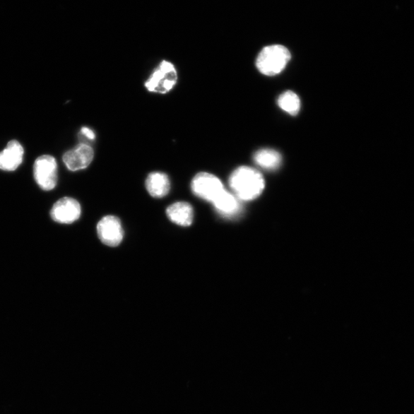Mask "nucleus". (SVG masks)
I'll list each match as a JSON object with an SVG mask.
<instances>
[{"mask_svg":"<svg viewBox=\"0 0 414 414\" xmlns=\"http://www.w3.org/2000/svg\"><path fill=\"white\" fill-rule=\"evenodd\" d=\"M230 185L238 199L252 201L263 193L265 181L258 170L249 167H240L233 171Z\"/></svg>","mask_w":414,"mask_h":414,"instance_id":"obj_1","label":"nucleus"},{"mask_svg":"<svg viewBox=\"0 0 414 414\" xmlns=\"http://www.w3.org/2000/svg\"><path fill=\"white\" fill-rule=\"evenodd\" d=\"M291 59V54L281 45L265 47L256 59V67L261 73L274 76L282 73Z\"/></svg>","mask_w":414,"mask_h":414,"instance_id":"obj_2","label":"nucleus"},{"mask_svg":"<svg viewBox=\"0 0 414 414\" xmlns=\"http://www.w3.org/2000/svg\"><path fill=\"white\" fill-rule=\"evenodd\" d=\"M177 83V71L172 64L163 61L153 71L145 84L150 93L165 95L171 91Z\"/></svg>","mask_w":414,"mask_h":414,"instance_id":"obj_3","label":"nucleus"},{"mask_svg":"<svg viewBox=\"0 0 414 414\" xmlns=\"http://www.w3.org/2000/svg\"><path fill=\"white\" fill-rule=\"evenodd\" d=\"M33 174L35 182L43 191L53 190L58 182L57 160L50 155L40 156L35 161Z\"/></svg>","mask_w":414,"mask_h":414,"instance_id":"obj_4","label":"nucleus"},{"mask_svg":"<svg viewBox=\"0 0 414 414\" xmlns=\"http://www.w3.org/2000/svg\"><path fill=\"white\" fill-rule=\"evenodd\" d=\"M191 189L196 196L212 203L225 191L218 177L205 172L197 174L194 177Z\"/></svg>","mask_w":414,"mask_h":414,"instance_id":"obj_5","label":"nucleus"},{"mask_svg":"<svg viewBox=\"0 0 414 414\" xmlns=\"http://www.w3.org/2000/svg\"><path fill=\"white\" fill-rule=\"evenodd\" d=\"M97 232L99 239L106 246L118 247L124 236L120 220L114 215H107L98 223Z\"/></svg>","mask_w":414,"mask_h":414,"instance_id":"obj_6","label":"nucleus"},{"mask_svg":"<svg viewBox=\"0 0 414 414\" xmlns=\"http://www.w3.org/2000/svg\"><path fill=\"white\" fill-rule=\"evenodd\" d=\"M82 209L80 203L73 198L64 197L58 201L50 212L52 219L59 223L70 224L81 217Z\"/></svg>","mask_w":414,"mask_h":414,"instance_id":"obj_7","label":"nucleus"},{"mask_svg":"<svg viewBox=\"0 0 414 414\" xmlns=\"http://www.w3.org/2000/svg\"><path fill=\"white\" fill-rule=\"evenodd\" d=\"M94 150L85 143H80L74 149L69 150L63 155V162L71 171H78L87 168L94 159Z\"/></svg>","mask_w":414,"mask_h":414,"instance_id":"obj_8","label":"nucleus"},{"mask_svg":"<svg viewBox=\"0 0 414 414\" xmlns=\"http://www.w3.org/2000/svg\"><path fill=\"white\" fill-rule=\"evenodd\" d=\"M24 149L19 141L13 140L0 152V170L13 171L20 166L23 160Z\"/></svg>","mask_w":414,"mask_h":414,"instance_id":"obj_9","label":"nucleus"},{"mask_svg":"<svg viewBox=\"0 0 414 414\" xmlns=\"http://www.w3.org/2000/svg\"><path fill=\"white\" fill-rule=\"evenodd\" d=\"M168 218L179 226L189 227L194 220V210L190 203L177 202L167 209Z\"/></svg>","mask_w":414,"mask_h":414,"instance_id":"obj_10","label":"nucleus"},{"mask_svg":"<svg viewBox=\"0 0 414 414\" xmlns=\"http://www.w3.org/2000/svg\"><path fill=\"white\" fill-rule=\"evenodd\" d=\"M148 193L155 198H163L170 190V182L168 176L162 172H153L146 179Z\"/></svg>","mask_w":414,"mask_h":414,"instance_id":"obj_11","label":"nucleus"},{"mask_svg":"<svg viewBox=\"0 0 414 414\" xmlns=\"http://www.w3.org/2000/svg\"><path fill=\"white\" fill-rule=\"evenodd\" d=\"M257 165L266 170H276L282 164V156L273 149H263L257 151L254 155Z\"/></svg>","mask_w":414,"mask_h":414,"instance_id":"obj_12","label":"nucleus"},{"mask_svg":"<svg viewBox=\"0 0 414 414\" xmlns=\"http://www.w3.org/2000/svg\"><path fill=\"white\" fill-rule=\"evenodd\" d=\"M213 204L219 212L226 215H232L239 211V201L236 196L225 190Z\"/></svg>","mask_w":414,"mask_h":414,"instance_id":"obj_13","label":"nucleus"},{"mask_svg":"<svg viewBox=\"0 0 414 414\" xmlns=\"http://www.w3.org/2000/svg\"><path fill=\"white\" fill-rule=\"evenodd\" d=\"M278 105L288 114H298L300 111L301 101L298 95L292 91H287L278 99Z\"/></svg>","mask_w":414,"mask_h":414,"instance_id":"obj_14","label":"nucleus"},{"mask_svg":"<svg viewBox=\"0 0 414 414\" xmlns=\"http://www.w3.org/2000/svg\"><path fill=\"white\" fill-rule=\"evenodd\" d=\"M81 133H82L84 136L90 140H95V134L92 130L88 127H83L81 129Z\"/></svg>","mask_w":414,"mask_h":414,"instance_id":"obj_15","label":"nucleus"}]
</instances>
